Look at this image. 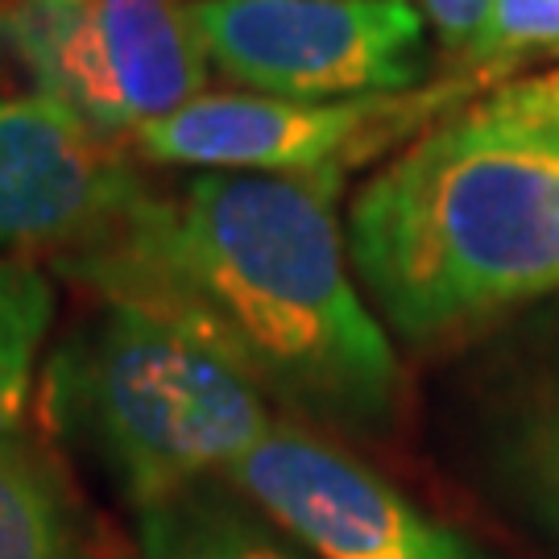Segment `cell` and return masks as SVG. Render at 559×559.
<instances>
[{
  "label": "cell",
  "instance_id": "8fae6325",
  "mask_svg": "<svg viewBox=\"0 0 559 559\" xmlns=\"http://www.w3.org/2000/svg\"><path fill=\"white\" fill-rule=\"evenodd\" d=\"M55 323V286L46 270L0 253V436L17 431Z\"/></svg>",
  "mask_w": 559,
  "mask_h": 559
},
{
  "label": "cell",
  "instance_id": "52a82bcc",
  "mask_svg": "<svg viewBox=\"0 0 559 559\" xmlns=\"http://www.w3.org/2000/svg\"><path fill=\"white\" fill-rule=\"evenodd\" d=\"M224 480L316 559H489L369 464L290 423H274Z\"/></svg>",
  "mask_w": 559,
  "mask_h": 559
},
{
  "label": "cell",
  "instance_id": "9a60e30c",
  "mask_svg": "<svg viewBox=\"0 0 559 559\" xmlns=\"http://www.w3.org/2000/svg\"><path fill=\"white\" fill-rule=\"evenodd\" d=\"M535 473L547 501L556 506L559 514V394L551 399V406L543 411L539 431H535Z\"/></svg>",
  "mask_w": 559,
  "mask_h": 559
},
{
  "label": "cell",
  "instance_id": "9c48e42d",
  "mask_svg": "<svg viewBox=\"0 0 559 559\" xmlns=\"http://www.w3.org/2000/svg\"><path fill=\"white\" fill-rule=\"evenodd\" d=\"M138 543L145 559H316L224 477L141 510Z\"/></svg>",
  "mask_w": 559,
  "mask_h": 559
},
{
  "label": "cell",
  "instance_id": "5bb4252c",
  "mask_svg": "<svg viewBox=\"0 0 559 559\" xmlns=\"http://www.w3.org/2000/svg\"><path fill=\"white\" fill-rule=\"evenodd\" d=\"M493 0H423V13L431 21L436 38L452 50V55H468L473 41L480 38L485 29V17H489Z\"/></svg>",
  "mask_w": 559,
  "mask_h": 559
},
{
  "label": "cell",
  "instance_id": "7c38bea8",
  "mask_svg": "<svg viewBox=\"0 0 559 559\" xmlns=\"http://www.w3.org/2000/svg\"><path fill=\"white\" fill-rule=\"evenodd\" d=\"M531 59H559V0H493L480 38L464 55L468 80H493Z\"/></svg>",
  "mask_w": 559,
  "mask_h": 559
},
{
  "label": "cell",
  "instance_id": "6da1fadb",
  "mask_svg": "<svg viewBox=\"0 0 559 559\" xmlns=\"http://www.w3.org/2000/svg\"><path fill=\"white\" fill-rule=\"evenodd\" d=\"M336 191L270 175H195L145 191L59 274L212 348L261 399L344 431L399 415L402 369L336 224Z\"/></svg>",
  "mask_w": 559,
  "mask_h": 559
},
{
  "label": "cell",
  "instance_id": "30bf717a",
  "mask_svg": "<svg viewBox=\"0 0 559 559\" xmlns=\"http://www.w3.org/2000/svg\"><path fill=\"white\" fill-rule=\"evenodd\" d=\"M0 559H87L59 464L21 431L0 436Z\"/></svg>",
  "mask_w": 559,
  "mask_h": 559
},
{
  "label": "cell",
  "instance_id": "3957f363",
  "mask_svg": "<svg viewBox=\"0 0 559 559\" xmlns=\"http://www.w3.org/2000/svg\"><path fill=\"white\" fill-rule=\"evenodd\" d=\"M46 419L133 514L228 477L270 436V406L212 348L141 307L100 302L46 360Z\"/></svg>",
  "mask_w": 559,
  "mask_h": 559
},
{
  "label": "cell",
  "instance_id": "4fadbf2b",
  "mask_svg": "<svg viewBox=\"0 0 559 559\" xmlns=\"http://www.w3.org/2000/svg\"><path fill=\"white\" fill-rule=\"evenodd\" d=\"M480 112L498 120H514V124H531V129H547L559 133V67L522 75V80L498 83L489 87L480 100H473Z\"/></svg>",
  "mask_w": 559,
  "mask_h": 559
},
{
  "label": "cell",
  "instance_id": "7a4b0ae2",
  "mask_svg": "<svg viewBox=\"0 0 559 559\" xmlns=\"http://www.w3.org/2000/svg\"><path fill=\"white\" fill-rule=\"evenodd\" d=\"M348 261L390 332L440 344L559 290V133L480 112L423 129L348 207Z\"/></svg>",
  "mask_w": 559,
  "mask_h": 559
},
{
  "label": "cell",
  "instance_id": "8992f818",
  "mask_svg": "<svg viewBox=\"0 0 559 559\" xmlns=\"http://www.w3.org/2000/svg\"><path fill=\"white\" fill-rule=\"evenodd\" d=\"M207 59L282 100L411 92L427 75V25L406 0H191Z\"/></svg>",
  "mask_w": 559,
  "mask_h": 559
},
{
  "label": "cell",
  "instance_id": "ba28073f",
  "mask_svg": "<svg viewBox=\"0 0 559 559\" xmlns=\"http://www.w3.org/2000/svg\"><path fill=\"white\" fill-rule=\"evenodd\" d=\"M120 138L41 96H0V253L71 258L145 195Z\"/></svg>",
  "mask_w": 559,
  "mask_h": 559
},
{
  "label": "cell",
  "instance_id": "5b68a950",
  "mask_svg": "<svg viewBox=\"0 0 559 559\" xmlns=\"http://www.w3.org/2000/svg\"><path fill=\"white\" fill-rule=\"evenodd\" d=\"M477 83L452 80L423 92H381L348 100H282L258 92H221L133 133V150L158 166L195 175H270L340 191L365 162L394 158L440 112L473 96Z\"/></svg>",
  "mask_w": 559,
  "mask_h": 559
},
{
  "label": "cell",
  "instance_id": "277c9868",
  "mask_svg": "<svg viewBox=\"0 0 559 559\" xmlns=\"http://www.w3.org/2000/svg\"><path fill=\"white\" fill-rule=\"evenodd\" d=\"M207 62L187 0H0V75L108 138L200 100Z\"/></svg>",
  "mask_w": 559,
  "mask_h": 559
}]
</instances>
